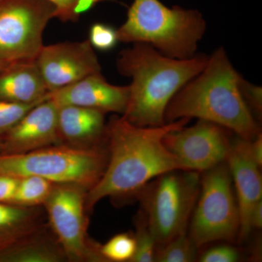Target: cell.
Returning a JSON list of instances; mask_svg holds the SVG:
<instances>
[{
	"label": "cell",
	"mask_w": 262,
	"mask_h": 262,
	"mask_svg": "<svg viewBox=\"0 0 262 262\" xmlns=\"http://www.w3.org/2000/svg\"><path fill=\"white\" fill-rule=\"evenodd\" d=\"M189 120L182 118L162 126L140 127L122 115L112 117L106 127L107 165L97 184L88 191L89 213L104 198L120 201L137 198L143 188L158 176L184 169L167 149L163 139Z\"/></svg>",
	"instance_id": "6da1fadb"
},
{
	"label": "cell",
	"mask_w": 262,
	"mask_h": 262,
	"mask_svg": "<svg viewBox=\"0 0 262 262\" xmlns=\"http://www.w3.org/2000/svg\"><path fill=\"white\" fill-rule=\"evenodd\" d=\"M208 56L195 55L177 59L162 54L144 43H134L120 52L117 59L119 73L131 79L129 100L124 118L140 127L166 124L165 113L179 90L201 73Z\"/></svg>",
	"instance_id": "7a4b0ae2"
},
{
	"label": "cell",
	"mask_w": 262,
	"mask_h": 262,
	"mask_svg": "<svg viewBox=\"0 0 262 262\" xmlns=\"http://www.w3.org/2000/svg\"><path fill=\"white\" fill-rule=\"evenodd\" d=\"M241 77L225 50L218 48L208 56L201 73L170 100L165 122L195 117L233 131L245 140H252L261 132L241 95Z\"/></svg>",
	"instance_id": "3957f363"
},
{
	"label": "cell",
	"mask_w": 262,
	"mask_h": 262,
	"mask_svg": "<svg viewBox=\"0 0 262 262\" xmlns=\"http://www.w3.org/2000/svg\"><path fill=\"white\" fill-rule=\"evenodd\" d=\"M206 27L198 10L169 8L160 0H134L117 33L119 42L144 43L170 58L187 59L195 56Z\"/></svg>",
	"instance_id": "277c9868"
},
{
	"label": "cell",
	"mask_w": 262,
	"mask_h": 262,
	"mask_svg": "<svg viewBox=\"0 0 262 262\" xmlns=\"http://www.w3.org/2000/svg\"><path fill=\"white\" fill-rule=\"evenodd\" d=\"M107 161L106 142L91 147L56 144L24 154H0V174L17 178L36 176L89 191L102 177Z\"/></svg>",
	"instance_id": "5b68a950"
},
{
	"label": "cell",
	"mask_w": 262,
	"mask_h": 262,
	"mask_svg": "<svg viewBox=\"0 0 262 262\" xmlns=\"http://www.w3.org/2000/svg\"><path fill=\"white\" fill-rule=\"evenodd\" d=\"M201 182L199 172L177 169L158 176L137 196L158 247L187 233Z\"/></svg>",
	"instance_id": "8992f818"
},
{
	"label": "cell",
	"mask_w": 262,
	"mask_h": 262,
	"mask_svg": "<svg viewBox=\"0 0 262 262\" xmlns=\"http://www.w3.org/2000/svg\"><path fill=\"white\" fill-rule=\"evenodd\" d=\"M189 237L200 248L215 241H237L241 218L227 163L203 172Z\"/></svg>",
	"instance_id": "52a82bcc"
},
{
	"label": "cell",
	"mask_w": 262,
	"mask_h": 262,
	"mask_svg": "<svg viewBox=\"0 0 262 262\" xmlns=\"http://www.w3.org/2000/svg\"><path fill=\"white\" fill-rule=\"evenodd\" d=\"M88 190L74 184H55L44 203L48 225L70 262H105L100 245L88 233Z\"/></svg>",
	"instance_id": "ba28073f"
},
{
	"label": "cell",
	"mask_w": 262,
	"mask_h": 262,
	"mask_svg": "<svg viewBox=\"0 0 262 262\" xmlns=\"http://www.w3.org/2000/svg\"><path fill=\"white\" fill-rule=\"evenodd\" d=\"M56 18L47 0H0V60L34 61L42 48L45 29Z\"/></svg>",
	"instance_id": "9c48e42d"
},
{
	"label": "cell",
	"mask_w": 262,
	"mask_h": 262,
	"mask_svg": "<svg viewBox=\"0 0 262 262\" xmlns=\"http://www.w3.org/2000/svg\"><path fill=\"white\" fill-rule=\"evenodd\" d=\"M228 131L218 124L199 120L192 126L170 131L163 142L184 169L201 173L226 161L232 144Z\"/></svg>",
	"instance_id": "30bf717a"
},
{
	"label": "cell",
	"mask_w": 262,
	"mask_h": 262,
	"mask_svg": "<svg viewBox=\"0 0 262 262\" xmlns=\"http://www.w3.org/2000/svg\"><path fill=\"white\" fill-rule=\"evenodd\" d=\"M49 92L101 73V67L89 39L43 46L34 59Z\"/></svg>",
	"instance_id": "8fae6325"
},
{
	"label": "cell",
	"mask_w": 262,
	"mask_h": 262,
	"mask_svg": "<svg viewBox=\"0 0 262 262\" xmlns=\"http://www.w3.org/2000/svg\"><path fill=\"white\" fill-rule=\"evenodd\" d=\"M58 106L49 98L26 114L0 141V154L18 155L61 144Z\"/></svg>",
	"instance_id": "7c38bea8"
},
{
	"label": "cell",
	"mask_w": 262,
	"mask_h": 262,
	"mask_svg": "<svg viewBox=\"0 0 262 262\" xmlns=\"http://www.w3.org/2000/svg\"><path fill=\"white\" fill-rule=\"evenodd\" d=\"M226 163L236 189L241 226L239 243L246 241L251 233L250 216L253 207L261 201L262 179L259 166L250 153L248 141L238 137L232 141Z\"/></svg>",
	"instance_id": "4fadbf2b"
},
{
	"label": "cell",
	"mask_w": 262,
	"mask_h": 262,
	"mask_svg": "<svg viewBox=\"0 0 262 262\" xmlns=\"http://www.w3.org/2000/svg\"><path fill=\"white\" fill-rule=\"evenodd\" d=\"M48 98L58 106L73 105L123 115L128 103L129 87L110 84L100 73L49 93Z\"/></svg>",
	"instance_id": "5bb4252c"
},
{
	"label": "cell",
	"mask_w": 262,
	"mask_h": 262,
	"mask_svg": "<svg viewBox=\"0 0 262 262\" xmlns=\"http://www.w3.org/2000/svg\"><path fill=\"white\" fill-rule=\"evenodd\" d=\"M106 113L82 106H58V129L61 144L91 147L106 142Z\"/></svg>",
	"instance_id": "9a60e30c"
},
{
	"label": "cell",
	"mask_w": 262,
	"mask_h": 262,
	"mask_svg": "<svg viewBox=\"0 0 262 262\" xmlns=\"http://www.w3.org/2000/svg\"><path fill=\"white\" fill-rule=\"evenodd\" d=\"M49 91L34 61L10 65L0 74V100L34 104L46 101Z\"/></svg>",
	"instance_id": "2e32d148"
},
{
	"label": "cell",
	"mask_w": 262,
	"mask_h": 262,
	"mask_svg": "<svg viewBox=\"0 0 262 262\" xmlns=\"http://www.w3.org/2000/svg\"><path fill=\"white\" fill-rule=\"evenodd\" d=\"M64 251L48 225L0 250V262H65Z\"/></svg>",
	"instance_id": "e0dca14e"
},
{
	"label": "cell",
	"mask_w": 262,
	"mask_h": 262,
	"mask_svg": "<svg viewBox=\"0 0 262 262\" xmlns=\"http://www.w3.org/2000/svg\"><path fill=\"white\" fill-rule=\"evenodd\" d=\"M39 207H24L0 203V250L42 227Z\"/></svg>",
	"instance_id": "ac0fdd59"
},
{
	"label": "cell",
	"mask_w": 262,
	"mask_h": 262,
	"mask_svg": "<svg viewBox=\"0 0 262 262\" xmlns=\"http://www.w3.org/2000/svg\"><path fill=\"white\" fill-rule=\"evenodd\" d=\"M55 184L36 177L26 176L19 177L18 186L11 203L24 207H40L50 196Z\"/></svg>",
	"instance_id": "d6986e66"
},
{
	"label": "cell",
	"mask_w": 262,
	"mask_h": 262,
	"mask_svg": "<svg viewBox=\"0 0 262 262\" xmlns=\"http://www.w3.org/2000/svg\"><path fill=\"white\" fill-rule=\"evenodd\" d=\"M198 248L187 233L174 237L157 249L155 261L192 262L198 256Z\"/></svg>",
	"instance_id": "ffe728a7"
},
{
	"label": "cell",
	"mask_w": 262,
	"mask_h": 262,
	"mask_svg": "<svg viewBox=\"0 0 262 262\" xmlns=\"http://www.w3.org/2000/svg\"><path fill=\"white\" fill-rule=\"evenodd\" d=\"M136 252L131 262L155 261V255L158 245L157 244L145 216L139 211L135 219Z\"/></svg>",
	"instance_id": "44dd1931"
},
{
	"label": "cell",
	"mask_w": 262,
	"mask_h": 262,
	"mask_svg": "<svg viewBox=\"0 0 262 262\" xmlns=\"http://www.w3.org/2000/svg\"><path fill=\"white\" fill-rule=\"evenodd\" d=\"M100 252L105 262H131L136 252L134 233L117 234L100 246Z\"/></svg>",
	"instance_id": "7402d4cb"
},
{
	"label": "cell",
	"mask_w": 262,
	"mask_h": 262,
	"mask_svg": "<svg viewBox=\"0 0 262 262\" xmlns=\"http://www.w3.org/2000/svg\"><path fill=\"white\" fill-rule=\"evenodd\" d=\"M56 8V18L62 22H77L80 15L107 0H47Z\"/></svg>",
	"instance_id": "603a6c76"
},
{
	"label": "cell",
	"mask_w": 262,
	"mask_h": 262,
	"mask_svg": "<svg viewBox=\"0 0 262 262\" xmlns=\"http://www.w3.org/2000/svg\"><path fill=\"white\" fill-rule=\"evenodd\" d=\"M37 104H21L0 100V141L31 108Z\"/></svg>",
	"instance_id": "cb8c5ba5"
},
{
	"label": "cell",
	"mask_w": 262,
	"mask_h": 262,
	"mask_svg": "<svg viewBox=\"0 0 262 262\" xmlns=\"http://www.w3.org/2000/svg\"><path fill=\"white\" fill-rule=\"evenodd\" d=\"M92 47L101 51L113 50L119 42L117 29L103 23H96L89 30V39Z\"/></svg>",
	"instance_id": "d4e9b609"
},
{
	"label": "cell",
	"mask_w": 262,
	"mask_h": 262,
	"mask_svg": "<svg viewBox=\"0 0 262 262\" xmlns=\"http://www.w3.org/2000/svg\"><path fill=\"white\" fill-rule=\"evenodd\" d=\"M239 91L251 113L261 117L262 113V90L261 87L251 84L241 77L239 80Z\"/></svg>",
	"instance_id": "484cf974"
},
{
	"label": "cell",
	"mask_w": 262,
	"mask_h": 262,
	"mask_svg": "<svg viewBox=\"0 0 262 262\" xmlns=\"http://www.w3.org/2000/svg\"><path fill=\"white\" fill-rule=\"evenodd\" d=\"M239 252L237 248L228 246H215L208 249L199 258L202 262H235L239 259Z\"/></svg>",
	"instance_id": "4316f807"
},
{
	"label": "cell",
	"mask_w": 262,
	"mask_h": 262,
	"mask_svg": "<svg viewBox=\"0 0 262 262\" xmlns=\"http://www.w3.org/2000/svg\"><path fill=\"white\" fill-rule=\"evenodd\" d=\"M18 178L0 174V203H11L18 186Z\"/></svg>",
	"instance_id": "83f0119b"
},
{
	"label": "cell",
	"mask_w": 262,
	"mask_h": 262,
	"mask_svg": "<svg viewBox=\"0 0 262 262\" xmlns=\"http://www.w3.org/2000/svg\"><path fill=\"white\" fill-rule=\"evenodd\" d=\"M250 153L255 163L257 164L260 168L262 166V135L260 133L252 140L248 141Z\"/></svg>",
	"instance_id": "f1b7e54d"
},
{
	"label": "cell",
	"mask_w": 262,
	"mask_h": 262,
	"mask_svg": "<svg viewBox=\"0 0 262 262\" xmlns=\"http://www.w3.org/2000/svg\"><path fill=\"white\" fill-rule=\"evenodd\" d=\"M250 226L253 229H261L262 227V200L258 201L251 211L250 216Z\"/></svg>",
	"instance_id": "f546056e"
},
{
	"label": "cell",
	"mask_w": 262,
	"mask_h": 262,
	"mask_svg": "<svg viewBox=\"0 0 262 262\" xmlns=\"http://www.w3.org/2000/svg\"><path fill=\"white\" fill-rule=\"evenodd\" d=\"M11 64H13V63H8V62L3 61H2V60H0V74H1L2 72H4V71Z\"/></svg>",
	"instance_id": "4dcf8cb0"
},
{
	"label": "cell",
	"mask_w": 262,
	"mask_h": 262,
	"mask_svg": "<svg viewBox=\"0 0 262 262\" xmlns=\"http://www.w3.org/2000/svg\"><path fill=\"white\" fill-rule=\"evenodd\" d=\"M0 152H1V144H0Z\"/></svg>",
	"instance_id": "1f68e13d"
}]
</instances>
